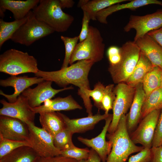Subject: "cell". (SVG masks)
<instances>
[{"instance_id":"obj_1","label":"cell","mask_w":162,"mask_h":162,"mask_svg":"<svg viewBox=\"0 0 162 162\" xmlns=\"http://www.w3.org/2000/svg\"><path fill=\"white\" fill-rule=\"evenodd\" d=\"M94 63L91 60H82L56 71H46L39 70L34 74L44 80L54 82L64 88L70 84L78 87V94L83 100L88 116H91L93 115L92 105L88 96L91 89L88 76Z\"/></svg>"},{"instance_id":"obj_2","label":"cell","mask_w":162,"mask_h":162,"mask_svg":"<svg viewBox=\"0 0 162 162\" xmlns=\"http://www.w3.org/2000/svg\"><path fill=\"white\" fill-rule=\"evenodd\" d=\"M106 136L112 147L106 162H125L130 154L144 148L136 145L131 140L127 128L125 114L121 117L115 132Z\"/></svg>"},{"instance_id":"obj_3","label":"cell","mask_w":162,"mask_h":162,"mask_svg":"<svg viewBox=\"0 0 162 162\" xmlns=\"http://www.w3.org/2000/svg\"><path fill=\"white\" fill-rule=\"evenodd\" d=\"M39 4L32 11L35 17L55 32L67 31L74 22L73 16L63 11L59 0H40Z\"/></svg>"},{"instance_id":"obj_4","label":"cell","mask_w":162,"mask_h":162,"mask_svg":"<svg viewBox=\"0 0 162 162\" xmlns=\"http://www.w3.org/2000/svg\"><path fill=\"white\" fill-rule=\"evenodd\" d=\"M39 70L36 59L27 52L11 49L0 56L1 72L16 76L28 73L35 74Z\"/></svg>"},{"instance_id":"obj_5","label":"cell","mask_w":162,"mask_h":162,"mask_svg":"<svg viewBox=\"0 0 162 162\" xmlns=\"http://www.w3.org/2000/svg\"><path fill=\"white\" fill-rule=\"evenodd\" d=\"M121 58L117 64L108 68L116 84L125 82L133 73L139 59L140 50L133 41L126 42L119 48Z\"/></svg>"},{"instance_id":"obj_6","label":"cell","mask_w":162,"mask_h":162,"mask_svg":"<svg viewBox=\"0 0 162 162\" xmlns=\"http://www.w3.org/2000/svg\"><path fill=\"white\" fill-rule=\"evenodd\" d=\"M105 44L99 30L90 26L86 38L76 45L71 57L69 64L82 60H89L94 63L103 58Z\"/></svg>"},{"instance_id":"obj_7","label":"cell","mask_w":162,"mask_h":162,"mask_svg":"<svg viewBox=\"0 0 162 162\" xmlns=\"http://www.w3.org/2000/svg\"><path fill=\"white\" fill-rule=\"evenodd\" d=\"M27 17L26 21L12 37L10 39L13 42L28 46L55 32L46 24L38 20L32 11L31 10Z\"/></svg>"},{"instance_id":"obj_8","label":"cell","mask_w":162,"mask_h":162,"mask_svg":"<svg viewBox=\"0 0 162 162\" xmlns=\"http://www.w3.org/2000/svg\"><path fill=\"white\" fill-rule=\"evenodd\" d=\"M113 91L115 98L112 109V119L108 130L110 134L115 132L121 117L125 114L130 109L134 96L135 87L122 82L117 84Z\"/></svg>"},{"instance_id":"obj_9","label":"cell","mask_w":162,"mask_h":162,"mask_svg":"<svg viewBox=\"0 0 162 162\" xmlns=\"http://www.w3.org/2000/svg\"><path fill=\"white\" fill-rule=\"evenodd\" d=\"M29 131V142L31 147L41 157L61 155V152L53 144V137L42 128L36 126L34 123L27 124Z\"/></svg>"},{"instance_id":"obj_10","label":"cell","mask_w":162,"mask_h":162,"mask_svg":"<svg viewBox=\"0 0 162 162\" xmlns=\"http://www.w3.org/2000/svg\"><path fill=\"white\" fill-rule=\"evenodd\" d=\"M161 110H155L148 113L140 121L135 130L129 134L135 144H140L144 148H152Z\"/></svg>"},{"instance_id":"obj_11","label":"cell","mask_w":162,"mask_h":162,"mask_svg":"<svg viewBox=\"0 0 162 162\" xmlns=\"http://www.w3.org/2000/svg\"><path fill=\"white\" fill-rule=\"evenodd\" d=\"M162 26V9H159L154 13L144 16L131 15L124 30L128 32L134 29L136 34L134 41L135 42L149 32Z\"/></svg>"},{"instance_id":"obj_12","label":"cell","mask_w":162,"mask_h":162,"mask_svg":"<svg viewBox=\"0 0 162 162\" xmlns=\"http://www.w3.org/2000/svg\"><path fill=\"white\" fill-rule=\"evenodd\" d=\"M2 107L0 109V115L20 119L27 124L34 123L36 113L30 106L27 99L22 95L18 96L14 103L8 102L4 99L0 100Z\"/></svg>"},{"instance_id":"obj_13","label":"cell","mask_w":162,"mask_h":162,"mask_svg":"<svg viewBox=\"0 0 162 162\" xmlns=\"http://www.w3.org/2000/svg\"><path fill=\"white\" fill-rule=\"evenodd\" d=\"M29 135L26 123L16 118L0 115V136L8 139L29 142Z\"/></svg>"},{"instance_id":"obj_14","label":"cell","mask_w":162,"mask_h":162,"mask_svg":"<svg viewBox=\"0 0 162 162\" xmlns=\"http://www.w3.org/2000/svg\"><path fill=\"white\" fill-rule=\"evenodd\" d=\"M52 82L44 80L38 84L34 88L29 87L26 89L21 94L27 99L30 106L34 108L40 106L46 100L51 99L59 92L74 88L70 86L60 89H55L52 87Z\"/></svg>"},{"instance_id":"obj_15","label":"cell","mask_w":162,"mask_h":162,"mask_svg":"<svg viewBox=\"0 0 162 162\" xmlns=\"http://www.w3.org/2000/svg\"><path fill=\"white\" fill-rule=\"evenodd\" d=\"M44 81L42 78L36 76L29 77L25 75L11 76L6 79L1 80L0 85L4 87H13L14 89V92L11 94H7L0 90V94L6 98L9 102L13 103L17 100L18 96L25 90L34 84H38Z\"/></svg>"},{"instance_id":"obj_16","label":"cell","mask_w":162,"mask_h":162,"mask_svg":"<svg viewBox=\"0 0 162 162\" xmlns=\"http://www.w3.org/2000/svg\"><path fill=\"white\" fill-rule=\"evenodd\" d=\"M112 118V114H110L105 119V124L101 132L97 136L91 139L81 136L77 138L79 141L94 150L103 162H106L107 157L111 150V142L109 140L106 141V137Z\"/></svg>"},{"instance_id":"obj_17","label":"cell","mask_w":162,"mask_h":162,"mask_svg":"<svg viewBox=\"0 0 162 162\" xmlns=\"http://www.w3.org/2000/svg\"><path fill=\"white\" fill-rule=\"evenodd\" d=\"M62 118L65 127L73 134L82 133L93 129L95 124L103 120H105L110 114L94 115L75 119H70L65 115L58 112Z\"/></svg>"},{"instance_id":"obj_18","label":"cell","mask_w":162,"mask_h":162,"mask_svg":"<svg viewBox=\"0 0 162 162\" xmlns=\"http://www.w3.org/2000/svg\"><path fill=\"white\" fill-rule=\"evenodd\" d=\"M146 97L142 84L140 83L135 87L133 100L126 115L127 127L129 134L135 130L142 119V110Z\"/></svg>"},{"instance_id":"obj_19","label":"cell","mask_w":162,"mask_h":162,"mask_svg":"<svg viewBox=\"0 0 162 162\" xmlns=\"http://www.w3.org/2000/svg\"><path fill=\"white\" fill-rule=\"evenodd\" d=\"M154 67L162 69V47L146 34L134 42Z\"/></svg>"},{"instance_id":"obj_20","label":"cell","mask_w":162,"mask_h":162,"mask_svg":"<svg viewBox=\"0 0 162 162\" xmlns=\"http://www.w3.org/2000/svg\"><path fill=\"white\" fill-rule=\"evenodd\" d=\"M82 109V107L71 95L64 98L58 97L53 99H49L45 101L43 105L35 108H32V110L36 113Z\"/></svg>"},{"instance_id":"obj_21","label":"cell","mask_w":162,"mask_h":162,"mask_svg":"<svg viewBox=\"0 0 162 162\" xmlns=\"http://www.w3.org/2000/svg\"><path fill=\"white\" fill-rule=\"evenodd\" d=\"M151 4L162 6V1L157 0H134L124 4L118 3L112 5L98 12L96 15L97 20L101 23L107 24V17L117 11L125 9L135 10L139 8Z\"/></svg>"},{"instance_id":"obj_22","label":"cell","mask_w":162,"mask_h":162,"mask_svg":"<svg viewBox=\"0 0 162 162\" xmlns=\"http://www.w3.org/2000/svg\"><path fill=\"white\" fill-rule=\"evenodd\" d=\"M40 1V0H0V7L5 11L8 10L10 11L15 20H19L26 17L31 10L37 5Z\"/></svg>"},{"instance_id":"obj_23","label":"cell","mask_w":162,"mask_h":162,"mask_svg":"<svg viewBox=\"0 0 162 162\" xmlns=\"http://www.w3.org/2000/svg\"><path fill=\"white\" fill-rule=\"evenodd\" d=\"M39 114L42 128L53 137L65 127L62 118L58 112H49Z\"/></svg>"},{"instance_id":"obj_24","label":"cell","mask_w":162,"mask_h":162,"mask_svg":"<svg viewBox=\"0 0 162 162\" xmlns=\"http://www.w3.org/2000/svg\"><path fill=\"white\" fill-rule=\"evenodd\" d=\"M154 67L149 59L141 51L138 63L133 73L125 83L130 86L135 87L142 83L146 75Z\"/></svg>"},{"instance_id":"obj_25","label":"cell","mask_w":162,"mask_h":162,"mask_svg":"<svg viewBox=\"0 0 162 162\" xmlns=\"http://www.w3.org/2000/svg\"><path fill=\"white\" fill-rule=\"evenodd\" d=\"M39 156L31 147H19L0 159V162H35Z\"/></svg>"},{"instance_id":"obj_26","label":"cell","mask_w":162,"mask_h":162,"mask_svg":"<svg viewBox=\"0 0 162 162\" xmlns=\"http://www.w3.org/2000/svg\"><path fill=\"white\" fill-rule=\"evenodd\" d=\"M129 1L127 0H93L89 1L81 8L89 16L90 19L97 20L96 15L100 10L112 5Z\"/></svg>"},{"instance_id":"obj_27","label":"cell","mask_w":162,"mask_h":162,"mask_svg":"<svg viewBox=\"0 0 162 162\" xmlns=\"http://www.w3.org/2000/svg\"><path fill=\"white\" fill-rule=\"evenodd\" d=\"M162 69L154 67L144 78L142 84L146 97L152 92L161 87Z\"/></svg>"},{"instance_id":"obj_28","label":"cell","mask_w":162,"mask_h":162,"mask_svg":"<svg viewBox=\"0 0 162 162\" xmlns=\"http://www.w3.org/2000/svg\"><path fill=\"white\" fill-rule=\"evenodd\" d=\"M162 109V88L152 92L146 97L142 110V119L150 112Z\"/></svg>"},{"instance_id":"obj_29","label":"cell","mask_w":162,"mask_h":162,"mask_svg":"<svg viewBox=\"0 0 162 162\" xmlns=\"http://www.w3.org/2000/svg\"><path fill=\"white\" fill-rule=\"evenodd\" d=\"M27 20V16L21 20L11 22H5L2 19H0V49L6 41L11 39L13 34Z\"/></svg>"},{"instance_id":"obj_30","label":"cell","mask_w":162,"mask_h":162,"mask_svg":"<svg viewBox=\"0 0 162 162\" xmlns=\"http://www.w3.org/2000/svg\"><path fill=\"white\" fill-rule=\"evenodd\" d=\"M73 134L65 127L53 137L54 146L62 151L74 146V145L72 141Z\"/></svg>"},{"instance_id":"obj_31","label":"cell","mask_w":162,"mask_h":162,"mask_svg":"<svg viewBox=\"0 0 162 162\" xmlns=\"http://www.w3.org/2000/svg\"><path fill=\"white\" fill-rule=\"evenodd\" d=\"M23 146L31 147L29 142L8 139L0 136V159L15 149Z\"/></svg>"},{"instance_id":"obj_32","label":"cell","mask_w":162,"mask_h":162,"mask_svg":"<svg viewBox=\"0 0 162 162\" xmlns=\"http://www.w3.org/2000/svg\"><path fill=\"white\" fill-rule=\"evenodd\" d=\"M61 38L65 46V55L61 68L68 66L72 55L79 40L78 36L73 38L61 36Z\"/></svg>"},{"instance_id":"obj_33","label":"cell","mask_w":162,"mask_h":162,"mask_svg":"<svg viewBox=\"0 0 162 162\" xmlns=\"http://www.w3.org/2000/svg\"><path fill=\"white\" fill-rule=\"evenodd\" d=\"M90 150L88 148H80L74 145L61 151V155L76 160L78 161L87 159L89 156Z\"/></svg>"},{"instance_id":"obj_34","label":"cell","mask_w":162,"mask_h":162,"mask_svg":"<svg viewBox=\"0 0 162 162\" xmlns=\"http://www.w3.org/2000/svg\"><path fill=\"white\" fill-rule=\"evenodd\" d=\"M114 87L112 84L106 86L104 95L100 105L99 108L104 110L106 114H108L109 111L113 108L115 98Z\"/></svg>"},{"instance_id":"obj_35","label":"cell","mask_w":162,"mask_h":162,"mask_svg":"<svg viewBox=\"0 0 162 162\" xmlns=\"http://www.w3.org/2000/svg\"><path fill=\"white\" fill-rule=\"evenodd\" d=\"M105 87L101 83L98 82L94 85L93 89H91L89 91V97H92L94 105L98 108H99L104 96Z\"/></svg>"},{"instance_id":"obj_36","label":"cell","mask_w":162,"mask_h":162,"mask_svg":"<svg viewBox=\"0 0 162 162\" xmlns=\"http://www.w3.org/2000/svg\"><path fill=\"white\" fill-rule=\"evenodd\" d=\"M151 149L144 148L137 154L130 157L128 162H151L152 158Z\"/></svg>"},{"instance_id":"obj_37","label":"cell","mask_w":162,"mask_h":162,"mask_svg":"<svg viewBox=\"0 0 162 162\" xmlns=\"http://www.w3.org/2000/svg\"><path fill=\"white\" fill-rule=\"evenodd\" d=\"M162 145V109L158 118L153 140L152 147Z\"/></svg>"},{"instance_id":"obj_38","label":"cell","mask_w":162,"mask_h":162,"mask_svg":"<svg viewBox=\"0 0 162 162\" xmlns=\"http://www.w3.org/2000/svg\"><path fill=\"white\" fill-rule=\"evenodd\" d=\"M107 55L110 65L116 64L120 60L121 55L120 49L116 46H112L110 47L107 50Z\"/></svg>"},{"instance_id":"obj_39","label":"cell","mask_w":162,"mask_h":162,"mask_svg":"<svg viewBox=\"0 0 162 162\" xmlns=\"http://www.w3.org/2000/svg\"><path fill=\"white\" fill-rule=\"evenodd\" d=\"M83 17L82 22V27L80 33L79 35V42H81L87 37L89 31V23L90 18L86 12H83Z\"/></svg>"},{"instance_id":"obj_40","label":"cell","mask_w":162,"mask_h":162,"mask_svg":"<svg viewBox=\"0 0 162 162\" xmlns=\"http://www.w3.org/2000/svg\"><path fill=\"white\" fill-rule=\"evenodd\" d=\"M35 162H78V161L74 159L59 155L47 157H39Z\"/></svg>"},{"instance_id":"obj_41","label":"cell","mask_w":162,"mask_h":162,"mask_svg":"<svg viewBox=\"0 0 162 162\" xmlns=\"http://www.w3.org/2000/svg\"><path fill=\"white\" fill-rule=\"evenodd\" d=\"M152 158L151 162H162V145L151 149Z\"/></svg>"},{"instance_id":"obj_42","label":"cell","mask_w":162,"mask_h":162,"mask_svg":"<svg viewBox=\"0 0 162 162\" xmlns=\"http://www.w3.org/2000/svg\"><path fill=\"white\" fill-rule=\"evenodd\" d=\"M147 34L162 47V26L149 32Z\"/></svg>"},{"instance_id":"obj_43","label":"cell","mask_w":162,"mask_h":162,"mask_svg":"<svg viewBox=\"0 0 162 162\" xmlns=\"http://www.w3.org/2000/svg\"><path fill=\"white\" fill-rule=\"evenodd\" d=\"M101 159L97 152L93 149L90 150L88 158L86 159L79 161L78 162H100Z\"/></svg>"},{"instance_id":"obj_44","label":"cell","mask_w":162,"mask_h":162,"mask_svg":"<svg viewBox=\"0 0 162 162\" xmlns=\"http://www.w3.org/2000/svg\"><path fill=\"white\" fill-rule=\"evenodd\" d=\"M60 7L62 9L72 8L74 4L72 0H59Z\"/></svg>"},{"instance_id":"obj_45","label":"cell","mask_w":162,"mask_h":162,"mask_svg":"<svg viewBox=\"0 0 162 162\" xmlns=\"http://www.w3.org/2000/svg\"><path fill=\"white\" fill-rule=\"evenodd\" d=\"M89 0H81L79 1L77 6L81 8L86 4Z\"/></svg>"},{"instance_id":"obj_46","label":"cell","mask_w":162,"mask_h":162,"mask_svg":"<svg viewBox=\"0 0 162 162\" xmlns=\"http://www.w3.org/2000/svg\"><path fill=\"white\" fill-rule=\"evenodd\" d=\"M161 87L162 88V79H161Z\"/></svg>"}]
</instances>
